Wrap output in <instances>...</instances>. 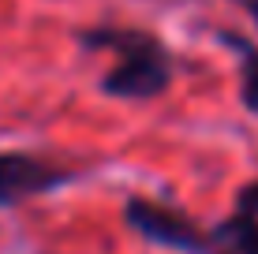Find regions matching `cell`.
Listing matches in <instances>:
<instances>
[{"label":"cell","mask_w":258,"mask_h":254,"mask_svg":"<svg viewBox=\"0 0 258 254\" xmlns=\"http://www.w3.org/2000/svg\"><path fill=\"white\" fill-rule=\"evenodd\" d=\"M86 49H105L112 67L101 78V90L120 101H150L168 90L176 75L172 52L154 34L131 30V26H94L83 34Z\"/></svg>","instance_id":"obj_1"},{"label":"cell","mask_w":258,"mask_h":254,"mask_svg":"<svg viewBox=\"0 0 258 254\" xmlns=\"http://www.w3.org/2000/svg\"><path fill=\"white\" fill-rule=\"evenodd\" d=\"M123 217H127V224L139 235H146V239L157 243V247L183 250V254L199 250L202 228L191 221L187 213H180V209H172L165 202H154V198H131V202L123 206Z\"/></svg>","instance_id":"obj_2"},{"label":"cell","mask_w":258,"mask_h":254,"mask_svg":"<svg viewBox=\"0 0 258 254\" xmlns=\"http://www.w3.org/2000/svg\"><path fill=\"white\" fill-rule=\"evenodd\" d=\"M64 183H68V172L45 157H34L23 150L0 153V209L19 206L34 195H49Z\"/></svg>","instance_id":"obj_3"},{"label":"cell","mask_w":258,"mask_h":254,"mask_svg":"<svg viewBox=\"0 0 258 254\" xmlns=\"http://www.w3.org/2000/svg\"><path fill=\"white\" fill-rule=\"evenodd\" d=\"M195 254H258V217L232 213L213 232L199 235V250Z\"/></svg>","instance_id":"obj_4"},{"label":"cell","mask_w":258,"mask_h":254,"mask_svg":"<svg viewBox=\"0 0 258 254\" xmlns=\"http://www.w3.org/2000/svg\"><path fill=\"white\" fill-rule=\"evenodd\" d=\"M221 41L239 60V101H243L247 112L258 116V45L247 41L243 34H232V30H221Z\"/></svg>","instance_id":"obj_5"},{"label":"cell","mask_w":258,"mask_h":254,"mask_svg":"<svg viewBox=\"0 0 258 254\" xmlns=\"http://www.w3.org/2000/svg\"><path fill=\"white\" fill-rule=\"evenodd\" d=\"M236 213H247V217H258V180L247 183L236 198Z\"/></svg>","instance_id":"obj_6"},{"label":"cell","mask_w":258,"mask_h":254,"mask_svg":"<svg viewBox=\"0 0 258 254\" xmlns=\"http://www.w3.org/2000/svg\"><path fill=\"white\" fill-rule=\"evenodd\" d=\"M232 4H236V8H243V12L251 15V23L258 26V0H232Z\"/></svg>","instance_id":"obj_7"}]
</instances>
